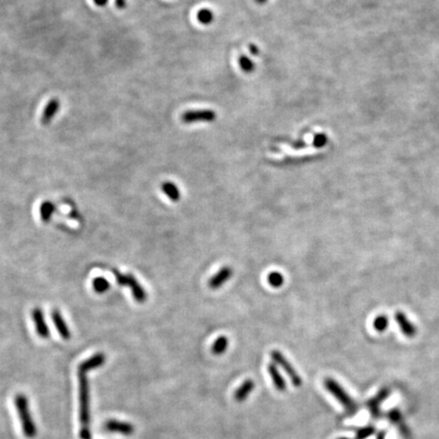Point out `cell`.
<instances>
[{"mask_svg": "<svg viewBox=\"0 0 439 439\" xmlns=\"http://www.w3.org/2000/svg\"><path fill=\"white\" fill-rule=\"evenodd\" d=\"M80 386V421L81 439H91V410H90V384L86 372L78 370Z\"/></svg>", "mask_w": 439, "mask_h": 439, "instance_id": "1", "label": "cell"}, {"mask_svg": "<svg viewBox=\"0 0 439 439\" xmlns=\"http://www.w3.org/2000/svg\"><path fill=\"white\" fill-rule=\"evenodd\" d=\"M15 404L19 413L25 436L28 438H34L37 435V427L35 422H34V419L32 418L27 396L22 393L17 394L15 396Z\"/></svg>", "mask_w": 439, "mask_h": 439, "instance_id": "2", "label": "cell"}, {"mask_svg": "<svg viewBox=\"0 0 439 439\" xmlns=\"http://www.w3.org/2000/svg\"><path fill=\"white\" fill-rule=\"evenodd\" d=\"M113 274L118 285L123 287H128L131 290L132 296L138 303H145L148 299V294L140 284V282L131 274H122L117 269H113Z\"/></svg>", "mask_w": 439, "mask_h": 439, "instance_id": "3", "label": "cell"}, {"mask_svg": "<svg viewBox=\"0 0 439 439\" xmlns=\"http://www.w3.org/2000/svg\"><path fill=\"white\" fill-rule=\"evenodd\" d=\"M324 387L327 389V391L333 395L336 400L339 401L343 407L349 412L354 413L357 410V406L353 398L349 395V393L345 390V388L337 382L336 380L332 378H325L323 381Z\"/></svg>", "mask_w": 439, "mask_h": 439, "instance_id": "4", "label": "cell"}, {"mask_svg": "<svg viewBox=\"0 0 439 439\" xmlns=\"http://www.w3.org/2000/svg\"><path fill=\"white\" fill-rule=\"evenodd\" d=\"M271 358L273 359L274 363L278 366H280L285 372L287 373V375L290 377L292 384L296 387H299L302 385V377L298 374V372L296 371V369L293 367V365L287 360V358L278 350H274L271 352Z\"/></svg>", "mask_w": 439, "mask_h": 439, "instance_id": "5", "label": "cell"}, {"mask_svg": "<svg viewBox=\"0 0 439 439\" xmlns=\"http://www.w3.org/2000/svg\"><path fill=\"white\" fill-rule=\"evenodd\" d=\"M217 114L213 110L204 109V110H191L183 113L181 119L184 123H195L199 121L204 122H212L216 120Z\"/></svg>", "mask_w": 439, "mask_h": 439, "instance_id": "6", "label": "cell"}, {"mask_svg": "<svg viewBox=\"0 0 439 439\" xmlns=\"http://www.w3.org/2000/svg\"><path fill=\"white\" fill-rule=\"evenodd\" d=\"M104 428L111 433H119L125 436H130L134 433V426L131 423L119 421V420H109L105 423Z\"/></svg>", "mask_w": 439, "mask_h": 439, "instance_id": "7", "label": "cell"}, {"mask_svg": "<svg viewBox=\"0 0 439 439\" xmlns=\"http://www.w3.org/2000/svg\"><path fill=\"white\" fill-rule=\"evenodd\" d=\"M233 276V269L230 266H223L220 271L209 280V288L212 290L220 289Z\"/></svg>", "mask_w": 439, "mask_h": 439, "instance_id": "8", "label": "cell"}, {"mask_svg": "<svg viewBox=\"0 0 439 439\" xmlns=\"http://www.w3.org/2000/svg\"><path fill=\"white\" fill-rule=\"evenodd\" d=\"M394 319L404 336L414 337L417 334V327L409 320L407 315L403 312L396 311L394 314Z\"/></svg>", "mask_w": 439, "mask_h": 439, "instance_id": "9", "label": "cell"}, {"mask_svg": "<svg viewBox=\"0 0 439 439\" xmlns=\"http://www.w3.org/2000/svg\"><path fill=\"white\" fill-rule=\"evenodd\" d=\"M32 317L34 322L36 324V329L39 334V336L43 337V339H48L50 336V330L48 325L46 324L44 313L41 308L36 307L32 310Z\"/></svg>", "mask_w": 439, "mask_h": 439, "instance_id": "10", "label": "cell"}, {"mask_svg": "<svg viewBox=\"0 0 439 439\" xmlns=\"http://www.w3.org/2000/svg\"><path fill=\"white\" fill-rule=\"evenodd\" d=\"M390 391L388 388H382L379 390V392L374 396L371 398L370 400H368L367 406L372 414V416L374 418H378L380 415V404L388 397Z\"/></svg>", "mask_w": 439, "mask_h": 439, "instance_id": "11", "label": "cell"}, {"mask_svg": "<svg viewBox=\"0 0 439 439\" xmlns=\"http://www.w3.org/2000/svg\"><path fill=\"white\" fill-rule=\"evenodd\" d=\"M105 361H106V356L103 353H97L94 356H92L91 358H89L86 361H84L83 363H81L79 365L78 370L88 373L89 371L97 369V368L102 366L105 363Z\"/></svg>", "mask_w": 439, "mask_h": 439, "instance_id": "12", "label": "cell"}, {"mask_svg": "<svg viewBox=\"0 0 439 439\" xmlns=\"http://www.w3.org/2000/svg\"><path fill=\"white\" fill-rule=\"evenodd\" d=\"M267 372H268L269 376H271L275 387L279 391H285L287 389V383H286L284 377L282 376L278 366L275 363H271V364L267 365Z\"/></svg>", "mask_w": 439, "mask_h": 439, "instance_id": "13", "label": "cell"}, {"mask_svg": "<svg viewBox=\"0 0 439 439\" xmlns=\"http://www.w3.org/2000/svg\"><path fill=\"white\" fill-rule=\"evenodd\" d=\"M52 320L54 322L56 329L60 333V335L63 337V339L69 340L71 337V330H70L69 326H67V324H66L63 316L59 312V310L54 309L52 311Z\"/></svg>", "mask_w": 439, "mask_h": 439, "instance_id": "14", "label": "cell"}, {"mask_svg": "<svg viewBox=\"0 0 439 439\" xmlns=\"http://www.w3.org/2000/svg\"><path fill=\"white\" fill-rule=\"evenodd\" d=\"M255 387V383L251 379H246L234 392V399L238 402L246 400L248 395L252 392Z\"/></svg>", "mask_w": 439, "mask_h": 439, "instance_id": "15", "label": "cell"}, {"mask_svg": "<svg viewBox=\"0 0 439 439\" xmlns=\"http://www.w3.org/2000/svg\"><path fill=\"white\" fill-rule=\"evenodd\" d=\"M162 191L167 195L168 198H170L172 201H178L181 198V192L180 189L177 187V185L173 182H164L161 185Z\"/></svg>", "mask_w": 439, "mask_h": 439, "instance_id": "16", "label": "cell"}, {"mask_svg": "<svg viewBox=\"0 0 439 439\" xmlns=\"http://www.w3.org/2000/svg\"><path fill=\"white\" fill-rule=\"evenodd\" d=\"M59 108H60V103H59V101L56 100V99L52 100L51 102L47 105V107H46V109H45V111H44V114H43V117H42V122H43L44 124H48V123H50V121L52 120V118H53V117L55 116V114L58 112Z\"/></svg>", "mask_w": 439, "mask_h": 439, "instance_id": "17", "label": "cell"}, {"mask_svg": "<svg viewBox=\"0 0 439 439\" xmlns=\"http://www.w3.org/2000/svg\"><path fill=\"white\" fill-rule=\"evenodd\" d=\"M228 347H229V340L227 337L224 335L219 336L212 346V353L216 356L223 355L227 351Z\"/></svg>", "mask_w": 439, "mask_h": 439, "instance_id": "18", "label": "cell"}, {"mask_svg": "<svg viewBox=\"0 0 439 439\" xmlns=\"http://www.w3.org/2000/svg\"><path fill=\"white\" fill-rule=\"evenodd\" d=\"M55 212V207L51 201H44L40 207V216L44 223H48Z\"/></svg>", "mask_w": 439, "mask_h": 439, "instance_id": "19", "label": "cell"}, {"mask_svg": "<svg viewBox=\"0 0 439 439\" xmlns=\"http://www.w3.org/2000/svg\"><path fill=\"white\" fill-rule=\"evenodd\" d=\"M93 288L97 293L103 294L110 289V283L103 277H98L93 281Z\"/></svg>", "mask_w": 439, "mask_h": 439, "instance_id": "20", "label": "cell"}, {"mask_svg": "<svg viewBox=\"0 0 439 439\" xmlns=\"http://www.w3.org/2000/svg\"><path fill=\"white\" fill-rule=\"evenodd\" d=\"M388 324H389V319H388L387 315H385V314L377 315V316L375 317V319L373 320V322H372L373 328H374L377 332H383V331H385V330L387 329V327H388Z\"/></svg>", "mask_w": 439, "mask_h": 439, "instance_id": "21", "label": "cell"}, {"mask_svg": "<svg viewBox=\"0 0 439 439\" xmlns=\"http://www.w3.org/2000/svg\"><path fill=\"white\" fill-rule=\"evenodd\" d=\"M267 282L273 288H281L285 282V279L281 273L272 272L267 276Z\"/></svg>", "mask_w": 439, "mask_h": 439, "instance_id": "22", "label": "cell"}, {"mask_svg": "<svg viewBox=\"0 0 439 439\" xmlns=\"http://www.w3.org/2000/svg\"><path fill=\"white\" fill-rule=\"evenodd\" d=\"M197 20L204 25H209L214 21V13L210 10H201L197 14Z\"/></svg>", "mask_w": 439, "mask_h": 439, "instance_id": "23", "label": "cell"}, {"mask_svg": "<svg viewBox=\"0 0 439 439\" xmlns=\"http://www.w3.org/2000/svg\"><path fill=\"white\" fill-rule=\"evenodd\" d=\"M239 65L241 67V70L243 72H245V73H251L255 69L254 62L250 58L245 56V55H241L240 56V58H239Z\"/></svg>", "mask_w": 439, "mask_h": 439, "instance_id": "24", "label": "cell"}, {"mask_svg": "<svg viewBox=\"0 0 439 439\" xmlns=\"http://www.w3.org/2000/svg\"><path fill=\"white\" fill-rule=\"evenodd\" d=\"M375 429L373 427H364L362 429H360L357 434H356V439H366L368 437H370L372 434H374Z\"/></svg>", "mask_w": 439, "mask_h": 439, "instance_id": "25", "label": "cell"}, {"mask_svg": "<svg viewBox=\"0 0 439 439\" xmlns=\"http://www.w3.org/2000/svg\"><path fill=\"white\" fill-rule=\"evenodd\" d=\"M388 419L392 422V423H394V424H397V423H399L400 422V419H401V416H400V413H399V411H397V410H391L389 413H388Z\"/></svg>", "mask_w": 439, "mask_h": 439, "instance_id": "26", "label": "cell"}, {"mask_svg": "<svg viewBox=\"0 0 439 439\" xmlns=\"http://www.w3.org/2000/svg\"><path fill=\"white\" fill-rule=\"evenodd\" d=\"M326 137L323 136V134H318V136L315 137L314 141H313V145L316 148H321L326 144Z\"/></svg>", "mask_w": 439, "mask_h": 439, "instance_id": "27", "label": "cell"}, {"mask_svg": "<svg viewBox=\"0 0 439 439\" xmlns=\"http://www.w3.org/2000/svg\"><path fill=\"white\" fill-rule=\"evenodd\" d=\"M249 51H250V53H251L252 55H257V54L259 53V49H258V47H257L256 45H254V44H250V45H249Z\"/></svg>", "mask_w": 439, "mask_h": 439, "instance_id": "28", "label": "cell"}, {"mask_svg": "<svg viewBox=\"0 0 439 439\" xmlns=\"http://www.w3.org/2000/svg\"><path fill=\"white\" fill-rule=\"evenodd\" d=\"M116 6H117L118 9L123 10L125 8V6H126L125 0H116Z\"/></svg>", "mask_w": 439, "mask_h": 439, "instance_id": "29", "label": "cell"}, {"mask_svg": "<svg viewBox=\"0 0 439 439\" xmlns=\"http://www.w3.org/2000/svg\"><path fill=\"white\" fill-rule=\"evenodd\" d=\"M94 2H95V4H96L97 6L103 7V6H105V5L108 3V0H94Z\"/></svg>", "mask_w": 439, "mask_h": 439, "instance_id": "30", "label": "cell"}, {"mask_svg": "<svg viewBox=\"0 0 439 439\" xmlns=\"http://www.w3.org/2000/svg\"><path fill=\"white\" fill-rule=\"evenodd\" d=\"M376 439H385V433L384 432H380Z\"/></svg>", "mask_w": 439, "mask_h": 439, "instance_id": "31", "label": "cell"}, {"mask_svg": "<svg viewBox=\"0 0 439 439\" xmlns=\"http://www.w3.org/2000/svg\"><path fill=\"white\" fill-rule=\"evenodd\" d=\"M255 2H256L257 4H259V5H262V4L266 3V2H267V0H255Z\"/></svg>", "mask_w": 439, "mask_h": 439, "instance_id": "32", "label": "cell"}, {"mask_svg": "<svg viewBox=\"0 0 439 439\" xmlns=\"http://www.w3.org/2000/svg\"><path fill=\"white\" fill-rule=\"evenodd\" d=\"M339 439H348V438H339Z\"/></svg>", "mask_w": 439, "mask_h": 439, "instance_id": "33", "label": "cell"}]
</instances>
